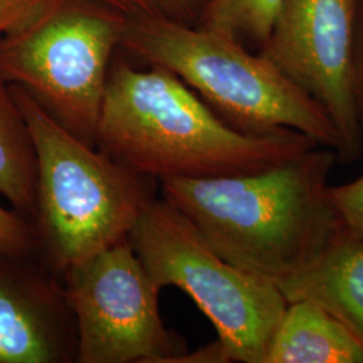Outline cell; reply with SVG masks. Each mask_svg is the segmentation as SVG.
I'll return each instance as SVG.
<instances>
[{"instance_id": "6da1fadb", "label": "cell", "mask_w": 363, "mask_h": 363, "mask_svg": "<svg viewBox=\"0 0 363 363\" xmlns=\"http://www.w3.org/2000/svg\"><path fill=\"white\" fill-rule=\"evenodd\" d=\"M337 160L316 145L256 172L159 182V193L220 257L277 281L311 265L343 232L328 196Z\"/></svg>"}, {"instance_id": "7a4b0ae2", "label": "cell", "mask_w": 363, "mask_h": 363, "mask_svg": "<svg viewBox=\"0 0 363 363\" xmlns=\"http://www.w3.org/2000/svg\"><path fill=\"white\" fill-rule=\"evenodd\" d=\"M319 144L298 130L250 135L225 123L181 78L112 64L96 147L155 179H196L269 169Z\"/></svg>"}, {"instance_id": "3957f363", "label": "cell", "mask_w": 363, "mask_h": 363, "mask_svg": "<svg viewBox=\"0 0 363 363\" xmlns=\"http://www.w3.org/2000/svg\"><path fill=\"white\" fill-rule=\"evenodd\" d=\"M10 88L37 152L30 222L39 257L61 277L72 265L127 240L159 183L81 140L23 88Z\"/></svg>"}, {"instance_id": "277c9868", "label": "cell", "mask_w": 363, "mask_h": 363, "mask_svg": "<svg viewBox=\"0 0 363 363\" xmlns=\"http://www.w3.org/2000/svg\"><path fill=\"white\" fill-rule=\"evenodd\" d=\"M120 48L181 78L234 130H298L339 150V135L322 106L233 37L169 19L128 18Z\"/></svg>"}, {"instance_id": "5b68a950", "label": "cell", "mask_w": 363, "mask_h": 363, "mask_svg": "<svg viewBox=\"0 0 363 363\" xmlns=\"http://www.w3.org/2000/svg\"><path fill=\"white\" fill-rule=\"evenodd\" d=\"M127 21L97 0H45L0 38V78L96 145L108 74Z\"/></svg>"}, {"instance_id": "8992f818", "label": "cell", "mask_w": 363, "mask_h": 363, "mask_svg": "<svg viewBox=\"0 0 363 363\" xmlns=\"http://www.w3.org/2000/svg\"><path fill=\"white\" fill-rule=\"evenodd\" d=\"M128 241L156 286L179 288L194 301L229 362L264 363L288 304L274 283L220 257L162 196L144 208Z\"/></svg>"}, {"instance_id": "52a82bcc", "label": "cell", "mask_w": 363, "mask_h": 363, "mask_svg": "<svg viewBox=\"0 0 363 363\" xmlns=\"http://www.w3.org/2000/svg\"><path fill=\"white\" fill-rule=\"evenodd\" d=\"M77 331V363L179 362L181 335L159 312L162 289L128 238L67 268L61 274Z\"/></svg>"}, {"instance_id": "ba28073f", "label": "cell", "mask_w": 363, "mask_h": 363, "mask_svg": "<svg viewBox=\"0 0 363 363\" xmlns=\"http://www.w3.org/2000/svg\"><path fill=\"white\" fill-rule=\"evenodd\" d=\"M362 0H283L259 52L308 94L333 121L337 162L363 154L355 91V43Z\"/></svg>"}, {"instance_id": "9c48e42d", "label": "cell", "mask_w": 363, "mask_h": 363, "mask_svg": "<svg viewBox=\"0 0 363 363\" xmlns=\"http://www.w3.org/2000/svg\"><path fill=\"white\" fill-rule=\"evenodd\" d=\"M77 362L61 277L39 255L0 253V363Z\"/></svg>"}, {"instance_id": "30bf717a", "label": "cell", "mask_w": 363, "mask_h": 363, "mask_svg": "<svg viewBox=\"0 0 363 363\" xmlns=\"http://www.w3.org/2000/svg\"><path fill=\"white\" fill-rule=\"evenodd\" d=\"M286 303L308 300L334 315L363 346V238L343 229L303 271L272 281Z\"/></svg>"}, {"instance_id": "8fae6325", "label": "cell", "mask_w": 363, "mask_h": 363, "mask_svg": "<svg viewBox=\"0 0 363 363\" xmlns=\"http://www.w3.org/2000/svg\"><path fill=\"white\" fill-rule=\"evenodd\" d=\"M264 363H363V346L323 307L298 300L286 304Z\"/></svg>"}, {"instance_id": "7c38bea8", "label": "cell", "mask_w": 363, "mask_h": 363, "mask_svg": "<svg viewBox=\"0 0 363 363\" xmlns=\"http://www.w3.org/2000/svg\"><path fill=\"white\" fill-rule=\"evenodd\" d=\"M37 169L26 120L10 85L0 78V194L28 220L35 208Z\"/></svg>"}, {"instance_id": "4fadbf2b", "label": "cell", "mask_w": 363, "mask_h": 363, "mask_svg": "<svg viewBox=\"0 0 363 363\" xmlns=\"http://www.w3.org/2000/svg\"><path fill=\"white\" fill-rule=\"evenodd\" d=\"M283 0H208L201 27L214 30L261 49Z\"/></svg>"}, {"instance_id": "5bb4252c", "label": "cell", "mask_w": 363, "mask_h": 363, "mask_svg": "<svg viewBox=\"0 0 363 363\" xmlns=\"http://www.w3.org/2000/svg\"><path fill=\"white\" fill-rule=\"evenodd\" d=\"M127 18H160L193 25L208 0H97Z\"/></svg>"}, {"instance_id": "9a60e30c", "label": "cell", "mask_w": 363, "mask_h": 363, "mask_svg": "<svg viewBox=\"0 0 363 363\" xmlns=\"http://www.w3.org/2000/svg\"><path fill=\"white\" fill-rule=\"evenodd\" d=\"M328 196L343 229L363 238V174L346 184H330Z\"/></svg>"}, {"instance_id": "2e32d148", "label": "cell", "mask_w": 363, "mask_h": 363, "mask_svg": "<svg viewBox=\"0 0 363 363\" xmlns=\"http://www.w3.org/2000/svg\"><path fill=\"white\" fill-rule=\"evenodd\" d=\"M0 253L38 255L31 222L13 208L0 206Z\"/></svg>"}, {"instance_id": "e0dca14e", "label": "cell", "mask_w": 363, "mask_h": 363, "mask_svg": "<svg viewBox=\"0 0 363 363\" xmlns=\"http://www.w3.org/2000/svg\"><path fill=\"white\" fill-rule=\"evenodd\" d=\"M45 0H0V38L23 23Z\"/></svg>"}, {"instance_id": "ac0fdd59", "label": "cell", "mask_w": 363, "mask_h": 363, "mask_svg": "<svg viewBox=\"0 0 363 363\" xmlns=\"http://www.w3.org/2000/svg\"><path fill=\"white\" fill-rule=\"evenodd\" d=\"M355 91H357V101H358L363 130V0L361 1L359 15H358L357 43H355Z\"/></svg>"}]
</instances>
